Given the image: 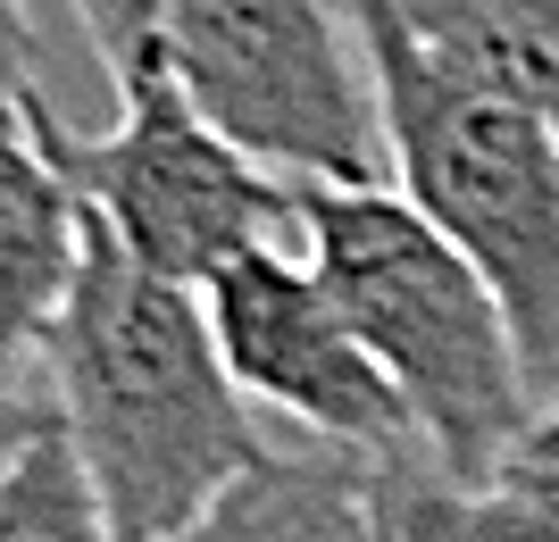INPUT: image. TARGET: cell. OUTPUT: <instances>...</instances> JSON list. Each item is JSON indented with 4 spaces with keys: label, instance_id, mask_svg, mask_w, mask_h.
Instances as JSON below:
<instances>
[{
    "label": "cell",
    "instance_id": "obj_1",
    "mask_svg": "<svg viewBox=\"0 0 559 542\" xmlns=\"http://www.w3.org/2000/svg\"><path fill=\"white\" fill-rule=\"evenodd\" d=\"M43 376L117 542L185 534L234 475L276 450L217 359L201 292L134 267L100 226L43 342Z\"/></svg>",
    "mask_w": 559,
    "mask_h": 542
},
{
    "label": "cell",
    "instance_id": "obj_2",
    "mask_svg": "<svg viewBox=\"0 0 559 542\" xmlns=\"http://www.w3.org/2000/svg\"><path fill=\"white\" fill-rule=\"evenodd\" d=\"M301 260L401 393L418 443L485 493L543 418L501 292L393 184H301Z\"/></svg>",
    "mask_w": 559,
    "mask_h": 542
},
{
    "label": "cell",
    "instance_id": "obj_3",
    "mask_svg": "<svg viewBox=\"0 0 559 542\" xmlns=\"http://www.w3.org/2000/svg\"><path fill=\"white\" fill-rule=\"evenodd\" d=\"M368 43L393 192L501 292L543 409L559 401V134L467 84L401 25L393 0H350Z\"/></svg>",
    "mask_w": 559,
    "mask_h": 542
},
{
    "label": "cell",
    "instance_id": "obj_4",
    "mask_svg": "<svg viewBox=\"0 0 559 542\" xmlns=\"http://www.w3.org/2000/svg\"><path fill=\"white\" fill-rule=\"evenodd\" d=\"M151 59L284 184H393L350 0H167Z\"/></svg>",
    "mask_w": 559,
    "mask_h": 542
},
{
    "label": "cell",
    "instance_id": "obj_5",
    "mask_svg": "<svg viewBox=\"0 0 559 542\" xmlns=\"http://www.w3.org/2000/svg\"><path fill=\"white\" fill-rule=\"evenodd\" d=\"M117 93H126V109H117L109 134H68L50 118V159L68 167L84 217L134 267L201 292L242 251H284V242L301 251V184L242 159L167 84L159 59L126 68Z\"/></svg>",
    "mask_w": 559,
    "mask_h": 542
},
{
    "label": "cell",
    "instance_id": "obj_6",
    "mask_svg": "<svg viewBox=\"0 0 559 542\" xmlns=\"http://www.w3.org/2000/svg\"><path fill=\"white\" fill-rule=\"evenodd\" d=\"M217 359L242 384V401L267 418H293L309 443L359 450V459H393L418 450V425L401 409V393L384 384L350 317L334 309V292L318 284V267L284 242V251H242L234 267H217L201 284Z\"/></svg>",
    "mask_w": 559,
    "mask_h": 542
},
{
    "label": "cell",
    "instance_id": "obj_7",
    "mask_svg": "<svg viewBox=\"0 0 559 542\" xmlns=\"http://www.w3.org/2000/svg\"><path fill=\"white\" fill-rule=\"evenodd\" d=\"M93 217L50 159V109L0 118V393H25L43 342L75 292Z\"/></svg>",
    "mask_w": 559,
    "mask_h": 542
},
{
    "label": "cell",
    "instance_id": "obj_8",
    "mask_svg": "<svg viewBox=\"0 0 559 542\" xmlns=\"http://www.w3.org/2000/svg\"><path fill=\"white\" fill-rule=\"evenodd\" d=\"M368 484L376 459H359V450H267L167 542H368Z\"/></svg>",
    "mask_w": 559,
    "mask_h": 542
},
{
    "label": "cell",
    "instance_id": "obj_9",
    "mask_svg": "<svg viewBox=\"0 0 559 542\" xmlns=\"http://www.w3.org/2000/svg\"><path fill=\"white\" fill-rule=\"evenodd\" d=\"M443 68L559 134V0H393Z\"/></svg>",
    "mask_w": 559,
    "mask_h": 542
},
{
    "label": "cell",
    "instance_id": "obj_10",
    "mask_svg": "<svg viewBox=\"0 0 559 542\" xmlns=\"http://www.w3.org/2000/svg\"><path fill=\"white\" fill-rule=\"evenodd\" d=\"M0 542H117L93 475L43 409V425L0 459Z\"/></svg>",
    "mask_w": 559,
    "mask_h": 542
},
{
    "label": "cell",
    "instance_id": "obj_11",
    "mask_svg": "<svg viewBox=\"0 0 559 542\" xmlns=\"http://www.w3.org/2000/svg\"><path fill=\"white\" fill-rule=\"evenodd\" d=\"M368 542H485V509H476V493L418 443V450L376 459Z\"/></svg>",
    "mask_w": 559,
    "mask_h": 542
},
{
    "label": "cell",
    "instance_id": "obj_12",
    "mask_svg": "<svg viewBox=\"0 0 559 542\" xmlns=\"http://www.w3.org/2000/svg\"><path fill=\"white\" fill-rule=\"evenodd\" d=\"M485 542H559V468L551 459H510L485 493Z\"/></svg>",
    "mask_w": 559,
    "mask_h": 542
},
{
    "label": "cell",
    "instance_id": "obj_13",
    "mask_svg": "<svg viewBox=\"0 0 559 542\" xmlns=\"http://www.w3.org/2000/svg\"><path fill=\"white\" fill-rule=\"evenodd\" d=\"M159 17H167V0H75V25H84V43L100 50V68H109V75H126V68L151 59Z\"/></svg>",
    "mask_w": 559,
    "mask_h": 542
},
{
    "label": "cell",
    "instance_id": "obj_14",
    "mask_svg": "<svg viewBox=\"0 0 559 542\" xmlns=\"http://www.w3.org/2000/svg\"><path fill=\"white\" fill-rule=\"evenodd\" d=\"M43 109V75H34V9L0 0V118H34Z\"/></svg>",
    "mask_w": 559,
    "mask_h": 542
},
{
    "label": "cell",
    "instance_id": "obj_15",
    "mask_svg": "<svg viewBox=\"0 0 559 542\" xmlns=\"http://www.w3.org/2000/svg\"><path fill=\"white\" fill-rule=\"evenodd\" d=\"M34 425H43V401H25V393H0V459H9V450H17Z\"/></svg>",
    "mask_w": 559,
    "mask_h": 542
},
{
    "label": "cell",
    "instance_id": "obj_16",
    "mask_svg": "<svg viewBox=\"0 0 559 542\" xmlns=\"http://www.w3.org/2000/svg\"><path fill=\"white\" fill-rule=\"evenodd\" d=\"M518 459H551V468H559V401H551V409L535 418V434L518 443Z\"/></svg>",
    "mask_w": 559,
    "mask_h": 542
}]
</instances>
